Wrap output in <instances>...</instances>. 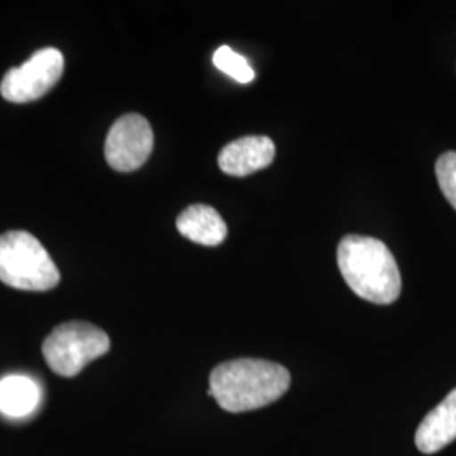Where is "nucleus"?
<instances>
[{
    "mask_svg": "<svg viewBox=\"0 0 456 456\" xmlns=\"http://www.w3.org/2000/svg\"><path fill=\"white\" fill-rule=\"evenodd\" d=\"M291 386V375L276 362L228 360L210 374L208 395L228 412H247L276 403Z\"/></svg>",
    "mask_w": 456,
    "mask_h": 456,
    "instance_id": "obj_1",
    "label": "nucleus"
},
{
    "mask_svg": "<svg viewBox=\"0 0 456 456\" xmlns=\"http://www.w3.org/2000/svg\"><path fill=\"white\" fill-rule=\"evenodd\" d=\"M338 267L354 293L375 305H392L403 289L389 247L363 235H346L337 250Z\"/></svg>",
    "mask_w": 456,
    "mask_h": 456,
    "instance_id": "obj_2",
    "label": "nucleus"
},
{
    "mask_svg": "<svg viewBox=\"0 0 456 456\" xmlns=\"http://www.w3.org/2000/svg\"><path fill=\"white\" fill-rule=\"evenodd\" d=\"M60 271L48 250L28 232L0 235V281L20 291H49L58 286Z\"/></svg>",
    "mask_w": 456,
    "mask_h": 456,
    "instance_id": "obj_3",
    "label": "nucleus"
},
{
    "mask_svg": "<svg viewBox=\"0 0 456 456\" xmlns=\"http://www.w3.org/2000/svg\"><path fill=\"white\" fill-rule=\"evenodd\" d=\"M110 350L109 335L92 323L68 322L56 326L43 343V355L53 372L75 377Z\"/></svg>",
    "mask_w": 456,
    "mask_h": 456,
    "instance_id": "obj_4",
    "label": "nucleus"
},
{
    "mask_svg": "<svg viewBox=\"0 0 456 456\" xmlns=\"http://www.w3.org/2000/svg\"><path fill=\"white\" fill-rule=\"evenodd\" d=\"M65 69L63 53L54 48H45L19 68L5 73L0 83V94L7 102L28 103L45 97L60 82Z\"/></svg>",
    "mask_w": 456,
    "mask_h": 456,
    "instance_id": "obj_5",
    "label": "nucleus"
},
{
    "mask_svg": "<svg viewBox=\"0 0 456 456\" xmlns=\"http://www.w3.org/2000/svg\"><path fill=\"white\" fill-rule=\"evenodd\" d=\"M152 147L154 134L147 118L139 114L124 115L107 135L105 159L115 171L131 173L146 163Z\"/></svg>",
    "mask_w": 456,
    "mask_h": 456,
    "instance_id": "obj_6",
    "label": "nucleus"
},
{
    "mask_svg": "<svg viewBox=\"0 0 456 456\" xmlns=\"http://www.w3.org/2000/svg\"><path fill=\"white\" fill-rule=\"evenodd\" d=\"M276 158V146L265 135H245L232 141L218 154L220 169L230 176H248L257 173Z\"/></svg>",
    "mask_w": 456,
    "mask_h": 456,
    "instance_id": "obj_7",
    "label": "nucleus"
},
{
    "mask_svg": "<svg viewBox=\"0 0 456 456\" xmlns=\"http://www.w3.org/2000/svg\"><path fill=\"white\" fill-rule=\"evenodd\" d=\"M455 440L456 389H453L419 424L416 431V446L424 455H433Z\"/></svg>",
    "mask_w": 456,
    "mask_h": 456,
    "instance_id": "obj_8",
    "label": "nucleus"
},
{
    "mask_svg": "<svg viewBox=\"0 0 456 456\" xmlns=\"http://www.w3.org/2000/svg\"><path fill=\"white\" fill-rule=\"evenodd\" d=\"M178 232L195 244L216 247L227 237V224L208 205H191L176 220Z\"/></svg>",
    "mask_w": 456,
    "mask_h": 456,
    "instance_id": "obj_9",
    "label": "nucleus"
},
{
    "mask_svg": "<svg viewBox=\"0 0 456 456\" xmlns=\"http://www.w3.org/2000/svg\"><path fill=\"white\" fill-rule=\"evenodd\" d=\"M41 403V389L28 375H5L0 380V412L7 418H26Z\"/></svg>",
    "mask_w": 456,
    "mask_h": 456,
    "instance_id": "obj_10",
    "label": "nucleus"
},
{
    "mask_svg": "<svg viewBox=\"0 0 456 456\" xmlns=\"http://www.w3.org/2000/svg\"><path fill=\"white\" fill-rule=\"evenodd\" d=\"M213 65L216 66L220 71H224L230 78H233L235 82L250 83L256 78L252 66L248 65L244 56H240L239 53H235L228 46H222L215 51Z\"/></svg>",
    "mask_w": 456,
    "mask_h": 456,
    "instance_id": "obj_11",
    "label": "nucleus"
},
{
    "mask_svg": "<svg viewBox=\"0 0 456 456\" xmlns=\"http://www.w3.org/2000/svg\"><path fill=\"white\" fill-rule=\"evenodd\" d=\"M436 178L440 183L441 191L450 205L456 210V152L450 151L441 154L436 161Z\"/></svg>",
    "mask_w": 456,
    "mask_h": 456,
    "instance_id": "obj_12",
    "label": "nucleus"
}]
</instances>
